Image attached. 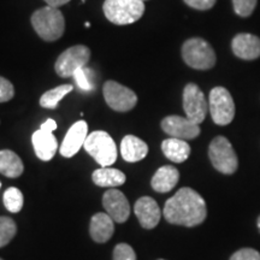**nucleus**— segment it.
Wrapping results in <instances>:
<instances>
[{"mask_svg": "<svg viewBox=\"0 0 260 260\" xmlns=\"http://www.w3.org/2000/svg\"><path fill=\"white\" fill-rule=\"evenodd\" d=\"M90 157H93L102 168L112 165L117 159V147L113 139L103 130H96L88 134L83 145Z\"/></svg>", "mask_w": 260, "mask_h": 260, "instance_id": "obj_5", "label": "nucleus"}, {"mask_svg": "<svg viewBox=\"0 0 260 260\" xmlns=\"http://www.w3.org/2000/svg\"><path fill=\"white\" fill-rule=\"evenodd\" d=\"M0 187H2V183H0Z\"/></svg>", "mask_w": 260, "mask_h": 260, "instance_id": "obj_36", "label": "nucleus"}, {"mask_svg": "<svg viewBox=\"0 0 260 260\" xmlns=\"http://www.w3.org/2000/svg\"><path fill=\"white\" fill-rule=\"evenodd\" d=\"M57 129V123L54 119H47L42 123L41 128L37 130L31 136L32 147L39 159L44 161L51 160L58 149V141L52 133Z\"/></svg>", "mask_w": 260, "mask_h": 260, "instance_id": "obj_10", "label": "nucleus"}, {"mask_svg": "<svg viewBox=\"0 0 260 260\" xmlns=\"http://www.w3.org/2000/svg\"><path fill=\"white\" fill-rule=\"evenodd\" d=\"M256 224H258V228H259V230H260V216H259V218H258V222H256Z\"/></svg>", "mask_w": 260, "mask_h": 260, "instance_id": "obj_33", "label": "nucleus"}, {"mask_svg": "<svg viewBox=\"0 0 260 260\" xmlns=\"http://www.w3.org/2000/svg\"><path fill=\"white\" fill-rule=\"evenodd\" d=\"M232 48L236 57L254 60L260 57V39L253 34L241 32L233 39Z\"/></svg>", "mask_w": 260, "mask_h": 260, "instance_id": "obj_16", "label": "nucleus"}, {"mask_svg": "<svg viewBox=\"0 0 260 260\" xmlns=\"http://www.w3.org/2000/svg\"><path fill=\"white\" fill-rule=\"evenodd\" d=\"M157 260H165V259H157Z\"/></svg>", "mask_w": 260, "mask_h": 260, "instance_id": "obj_34", "label": "nucleus"}, {"mask_svg": "<svg viewBox=\"0 0 260 260\" xmlns=\"http://www.w3.org/2000/svg\"><path fill=\"white\" fill-rule=\"evenodd\" d=\"M22 159L10 149L0 151V174L9 178H17L23 174Z\"/></svg>", "mask_w": 260, "mask_h": 260, "instance_id": "obj_21", "label": "nucleus"}, {"mask_svg": "<svg viewBox=\"0 0 260 260\" xmlns=\"http://www.w3.org/2000/svg\"><path fill=\"white\" fill-rule=\"evenodd\" d=\"M105 17L117 25L135 23L145 12L142 0H105L103 6Z\"/></svg>", "mask_w": 260, "mask_h": 260, "instance_id": "obj_3", "label": "nucleus"}, {"mask_svg": "<svg viewBox=\"0 0 260 260\" xmlns=\"http://www.w3.org/2000/svg\"><path fill=\"white\" fill-rule=\"evenodd\" d=\"M113 260H136L135 251L128 243H118L113 249Z\"/></svg>", "mask_w": 260, "mask_h": 260, "instance_id": "obj_28", "label": "nucleus"}, {"mask_svg": "<svg viewBox=\"0 0 260 260\" xmlns=\"http://www.w3.org/2000/svg\"><path fill=\"white\" fill-rule=\"evenodd\" d=\"M183 2L193 9L209 10L211 8H213L217 0H183Z\"/></svg>", "mask_w": 260, "mask_h": 260, "instance_id": "obj_31", "label": "nucleus"}, {"mask_svg": "<svg viewBox=\"0 0 260 260\" xmlns=\"http://www.w3.org/2000/svg\"><path fill=\"white\" fill-rule=\"evenodd\" d=\"M88 136V124L84 121H79L71 125L60 145V154L65 158L74 157L84 145Z\"/></svg>", "mask_w": 260, "mask_h": 260, "instance_id": "obj_14", "label": "nucleus"}, {"mask_svg": "<svg viewBox=\"0 0 260 260\" xmlns=\"http://www.w3.org/2000/svg\"><path fill=\"white\" fill-rule=\"evenodd\" d=\"M73 89L74 86H71V84H60V86L56 87V88L47 90L40 98V105L45 107V109H57L58 103Z\"/></svg>", "mask_w": 260, "mask_h": 260, "instance_id": "obj_23", "label": "nucleus"}, {"mask_svg": "<svg viewBox=\"0 0 260 260\" xmlns=\"http://www.w3.org/2000/svg\"><path fill=\"white\" fill-rule=\"evenodd\" d=\"M209 157L217 171L224 175H232L237 170L239 160L232 144L224 136H217L209 147Z\"/></svg>", "mask_w": 260, "mask_h": 260, "instance_id": "obj_6", "label": "nucleus"}, {"mask_svg": "<svg viewBox=\"0 0 260 260\" xmlns=\"http://www.w3.org/2000/svg\"><path fill=\"white\" fill-rule=\"evenodd\" d=\"M103 93L107 105L117 112L130 111L138 103V95L134 90L129 89L128 87L116 81H106Z\"/></svg>", "mask_w": 260, "mask_h": 260, "instance_id": "obj_9", "label": "nucleus"}, {"mask_svg": "<svg viewBox=\"0 0 260 260\" xmlns=\"http://www.w3.org/2000/svg\"><path fill=\"white\" fill-rule=\"evenodd\" d=\"M3 200H4V206L6 207V210L11 213H18L23 207V194L16 187L8 188L5 190L4 197H3Z\"/></svg>", "mask_w": 260, "mask_h": 260, "instance_id": "obj_24", "label": "nucleus"}, {"mask_svg": "<svg viewBox=\"0 0 260 260\" xmlns=\"http://www.w3.org/2000/svg\"><path fill=\"white\" fill-rule=\"evenodd\" d=\"M180 181V172L172 165H165L158 169L152 177L151 186L158 193H168L176 187Z\"/></svg>", "mask_w": 260, "mask_h": 260, "instance_id": "obj_18", "label": "nucleus"}, {"mask_svg": "<svg viewBox=\"0 0 260 260\" xmlns=\"http://www.w3.org/2000/svg\"><path fill=\"white\" fill-rule=\"evenodd\" d=\"M161 129L171 138L181 140H191L200 134V126L189 121L187 117L168 116L161 121Z\"/></svg>", "mask_w": 260, "mask_h": 260, "instance_id": "obj_12", "label": "nucleus"}, {"mask_svg": "<svg viewBox=\"0 0 260 260\" xmlns=\"http://www.w3.org/2000/svg\"><path fill=\"white\" fill-rule=\"evenodd\" d=\"M92 180L99 187L113 188L124 184L126 177L122 171L106 167L94 171L92 175Z\"/></svg>", "mask_w": 260, "mask_h": 260, "instance_id": "obj_22", "label": "nucleus"}, {"mask_svg": "<svg viewBox=\"0 0 260 260\" xmlns=\"http://www.w3.org/2000/svg\"><path fill=\"white\" fill-rule=\"evenodd\" d=\"M162 214L170 224L191 228L206 219L207 207L198 191L184 187L165 203Z\"/></svg>", "mask_w": 260, "mask_h": 260, "instance_id": "obj_1", "label": "nucleus"}, {"mask_svg": "<svg viewBox=\"0 0 260 260\" xmlns=\"http://www.w3.org/2000/svg\"><path fill=\"white\" fill-rule=\"evenodd\" d=\"M142 2H145V0H142Z\"/></svg>", "mask_w": 260, "mask_h": 260, "instance_id": "obj_38", "label": "nucleus"}, {"mask_svg": "<svg viewBox=\"0 0 260 260\" xmlns=\"http://www.w3.org/2000/svg\"><path fill=\"white\" fill-rule=\"evenodd\" d=\"M209 110L217 125H228L235 117V104L229 90L224 87H214L210 92Z\"/></svg>", "mask_w": 260, "mask_h": 260, "instance_id": "obj_7", "label": "nucleus"}, {"mask_svg": "<svg viewBox=\"0 0 260 260\" xmlns=\"http://www.w3.org/2000/svg\"><path fill=\"white\" fill-rule=\"evenodd\" d=\"M90 58V50L84 45L69 47L58 57L54 69L58 76L71 77L81 68H84Z\"/></svg>", "mask_w": 260, "mask_h": 260, "instance_id": "obj_8", "label": "nucleus"}, {"mask_svg": "<svg viewBox=\"0 0 260 260\" xmlns=\"http://www.w3.org/2000/svg\"><path fill=\"white\" fill-rule=\"evenodd\" d=\"M258 0H233L234 10L241 17H248L254 11Z\"/></svg>", "mask_w": 260, "mask_h": 260, "instance_id": "obj_27", "label": "nucleus"}, {"mask_svg": "<svg viewBox=\"0 0 260 260\" xmlns=\"http://www.w3.org/2000/svg\"><path fill=\"white\" fill-rule=\"evenodd\" d=\"M230 260H260V253L253 248H242L234 253Z\"/></svg>", "mask_w": 260, "mask_h": 260, "instance_id": "obj_30", "label": "nucleus"}, {"mask_svg": "<svg viewBox=\"0 0 260 260\" xmlns=\"http://www.w3.org/2000/svg\"><path fill=\"white\" fill-rule=\"evenodd\" d=\"M0 260H3V259H2V258H0Z\"/></svg>", "mask_w": 260, "mask_h": 260, "instance_id": "obj_37", "label": "nucleus"}, {"mask_svg": "<svg viewBox=\"0 0 260 260\" xmlns=\"http://www.w3.org/2000/svg\"><path fill=\"white\" fill-rule=\"evenodd\" d=\"M134 212L144 229H153L160 222V209L157 201L151 197L140 198L135 203Z\"/></svg>", "mask_w": 260, "mask_h": 260, "instance_id": "obj_15", "label": "nucleus"}, {"mask_svg": "<svg viewBox=\"0 0 260 260\" xmlns=\"http://www.w3.org/2000/svg\"><path fill=\"white\" fill-rule=\"evenodd\" d=\"M47 3L48 6H52V8H59V6H63L70 2V0H45Z\"/></svg>", "mask_w": 260, "mask_h": 260, "instance_id": "obj_32", "label": "nucleus"}, {"mask_svg": "<svg viewBox=\"0 0 260 260\" xmlns=\"http://www.w3.org/2000/svg\"><path fill=\"white\" fill-rule=\"evenodd\" d=\"M182 58L188 67L197 70H209L217 60L212 46L201 38H191L184 42Z\"/></svg>", "mask_w": 260, "mask_h": 260, "instance_id": "obj_4", "label": "nucleus"}, {"mask_svg": "<svg viewBox=\"0 0 260 260\" xmlns=\"http://www.w3.org/2000/svg\"><path fill=\"white\" fill-rule=\"evenodd\" d=\"M103 206L106 213L117 223H125L130 216V205L122 191L109 189L103 195Z\"/></svg>", "mask_w": 260, "mask_h": 260, "instance_id": "obj_13", "label": "nucleus"}, {"mask_svg": "<svg viewBox=\"0 0 260 260\" xmlns=\"http://www.w3.org/2000/svg\"><path fill=\"white\" fill-rule=\"evenodd\" d=\"M161 151L165 157L174 162L186 161L190 154V146L186 140L170 138L162 141Z\"/></svg>", "mask_w": 260, "mask_h": 260, "instance_id": "obj_20", "label": "nucleus"}, {"mask_svg": "<svg viewBox=\"0 0 260 260\" xmlns=\"http://www.w3.org/2000/svg\"><path fill=\"white\" fill-rule=\"evenodd\" d=\"M31 24L39 37L45 41L58 40L65 30V19L60 10L48 5L32 14Z\"/></svg>", "mask_w": 260, "mask_h": 260, "instance_id": "obj_2", "label": "nucleus"}, {"mask_svg": "<svg viewBox=\"0 0 260 260\" xmlns=\"http://www.w3.org/2000/svg\"><path fill=\"white\" fill-rule=\"evenodd\" d=\"M82 2H83V3H84V2H86V0H82Z\"/></svg>", "mask_w": 260, "mask_h": 260, "instance_id": "obj_35", "label": "nucleus"}, {"mask_svg": "<svg viewBox=\"0 0 260 260\" xmlns=\"http://www.w3.org/2000/svg\"><path fill=\"white\" fill-rule=\"evenodd\" d=\"M92 71L87 69L86 67L81 68L74 74V79L76 81L77 86H79L80 89L86 90V92H90V90L94 89V83L92 81Z\"/></svg>", "mask_w": 260, "mask_h": 260, "instance_id": "obj_26", "label": "nucleus"}, {"mask_svg": "<svg viewBox=\"0 0 260 260\" xmlns=\"http://www.w3.org/2000/svg\"><path fill=\"white\" fill-rule=\"evenodd\" d=\"M15 95V88L9 80L0 76V103H6Z\"/></svg>", "mask_w": 260, "mask_h": 260, "instance_id": "obj_29", "label": "nucleus"}, {"mask_svg": "<svg viewBox=\"0 0 260 260\" xmlns=\"http://www.w3.org/2000/svg\"><path fill=\"white\" fill-rule=\"evenodd\" d=\"M122 158L128 162L142 160L148 153V146L141 139L134 135H126L121 142Z\"/></svg>", "mask_w": 260, "mask_h": 260, "instance_id": "obj_19", "label": "nucleus"}, {"mask_svg": "<svg viewBox=\"0 0 260 260\" xmlns=\"http://www.w3.org/2000/svg\"><path fill=\"white\" fill-rule=\"evenodd\" d=\"M17 234L16 222L10 217L0 216V248L11 242Z\"/></svg>", "mask_w": 260, "mask_h": 260, "instance_id": "obj_25", "label": "nucleus"}, {"mask_svg": "<svg viewBox=\"0 0 260 260\" xmlns=\"http://www.w3.org/2000/svg\"><path fill=\"white\" fill-rule=\"evenodd\" d=\"M115 220L105 212L95 213L90 219L89 234L93 241L105 243L111 239L115 233Z\"/></svg>", "mask_w": 260, "mask_h": 260, "instance_id": "obj_17", "label": "nucleus"}, {"mask_svg": "<svg viewBox=\"0 0 260 260\" xmlns=\"http://www.w3.org/2000/svg\"><path fill=\"white\" fill-rule=\"evenodd\" d=\"M183 109L189 121L201 124L209 111L205 94L195 83H188L183 90Z\"/></svg>", "mask_w": 260, "mask_h": 260, "instance_id": "obj_11", "label": "nucleus"}]
</instances>
